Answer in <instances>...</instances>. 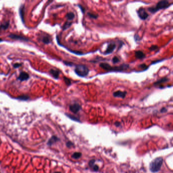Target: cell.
<instances>
[{
	"label": "cell",
	"mask_w": 173,
	"mask_h": 173,
	"mask_svg": "<svg viewBox=\"0 0 173 173\" xmlns=\"http://www.w3.org/2000/svg\"><path fill=\"white\" fill-rule=\"evenodd\" d=\"M49 73L55 78V79L59 78V71L57 70L51 69L49 71Z\"/></svg>",
	"instance_id": "11"
},
{
	"label": "cell",
	"mask_w": 173,
	"mask_h": 173,
	"mask_svg": "<svg viewBox=\"0 0 173 173\" xmlns=\"http://www.w3.org/2000/svg\"><path fill=\"white\" fill-rule=\"evenodd\" d=\"M164 60V59H163ZM163 60H155V61H153V62H152V63H151V64H155L156 63H159V62H161L163 61Z\"/></svg>",
	"instance_id": "35"
},
{
	"label": "cell",
	"mask_w": 173,
	"mask_h": 173,
	"mask_svg": "<svg viewBox=\"0 0 173 173\" xmlns=\"http://www.w3.org/2000/svg\"><path fill=\"white\" fill-rule=\"evenodd\" d=\"M78 6L79 7V8H80V9L81 10V11L82 12V13H85V9H84V8H83V7H82V6H81L80 5H78Z\"/></svg>",
	"instance_id": "32"
},
{
	"label": "cell",
	"mask_w": 173,
	"mask_h": 173,
	"mask_svg": "<svg viewBox=\"0 0 173 173\" xmlns=\"http://www.w3.org/2000/svg\"><path fill=\"white\" fill-rule=\"evenodd\" d=\"M61 173L60 172H55V173Z\"/></svg>",
	"instance_id": "39"
},
{
	"label": "cell",
	"mask_w": 173,
	"mask_h": 173,
	"mask_svg": "<svg viewBox=\"0 0 173 173\" xmlns=\"http://www.w3.org/2000/svg\"><path fill=\"white\" fill-rule=\"evenodd\" d=\"M135 55V57L138 59H142L144 58L145 56V54H144L142 51H140V50H138V51H136Z\"/></svg>",
	"instance_id": "12"
},
{
	"label": "cell",
	"mask_w": 173,
	"mask_h": 173,
	"mask_svg": "<svg viewBox=\"0 0 173 173\" xmlns=\"http://www.w3.org/2000/svg\"><path fill=\"white\" fill-rule=\"evenodd\" d=\"M28 78H29V75L26 72H22L20 73L19 76L17 78V79L20 81H23L24 80H27Z\"/></svg>",
	"instance_id": "9"
},
{
	"label": "cell",
	"mask_w": 173,
	"mask_h": 173,
	"mask_svg": "<svg viewBox=\"0 0 173 173\" xmlns=\"http://www.w3.org/2000/svg\"><path fill=\"white\" fill-rule=\"evenodd\" d=\"M82 155V153L81 152H75L72 155L71 157L74 158V159H78V158H80Z\"/></svg>",
	"instance_id": "18"
},
{
	"label": "cell",
	"mask_w": 173,
	"mask_h": 173,
	"mask_svg": "<svg viewBox=\"0 0 173 173\" xmlns=\"http://www.w3.org/2000/svg\"><path fill=\"white\" fill-rule=\"evenodd\" d=\"M163 158L159 157L156 158L151 162L149 165L150 171L152 173H157L160 170L163 164Z\"/></svg>",
	"instance_id": "3"
},
{
	"label": "cell",
	"mask_w": 173,
	"mask_h": 173,
	"mask_svg": "<svg viewBox=\"0 0 173 173\" xmlns=\"http://www.w3.org/2000/svg\"><path fill=\"white\" fill-rule=\"evenodd\" d=\"M64 64H66V65L67 66H73L72 64H73V63H70V62H64Z\"/></svg>",
	"instance_id": "34"
},
{
	"label": "cell",
	"mask_w": 173,
	"mask_h": 173,
	"mask_svg": "<svg viewBox=\"0 0 173 173\" xmlns=\"http://www.w3.org/2000/svg\"><path fill=\"white\" fill-rule=\"evenodd\" d=\"M95 160L94 159L91 160L89 161V163H88L89 166L91 168L93 167V165L95 164Z\"/></svg>",
	"instance_id": "27"
},
{
	"label": "cell",
	"mask_w": 173,
	"mask_h": 173,
	"mask_svg": "<svg viewBox=\"0 0 173 173\" xmlns=\"http://www.w3.org/2000/svg\"><path fill=\"white\" fill-rule=\"evenodd\" d=\"M135 40L137 41L140 40V38L139 37V36L138 35L136 34L135 36Z\"/></svg>",
	"instance_id": "36"
},
{
	"label": "cell",
	"mask_w": 173,
	"mask_h": 173,
	"mask_svg": "<svg viewBox=\"0 0 173 173\" xmlns=\"http://www.w3.org/2000/svg\"><path fill=\"white\" fill-rule=\"evenodd\" d=\"M71 25H72V23L70 22L69 21H67V22L64 23V25L63 26V30H66L68 29V28L70 27L71 26Z\"/></svg>",
	"instance_id": "20"
},
{
	"label": "cell",
	"mask_w": 173,
	"mask_h": 173,
	"mask_svg": "<svg viewBox=\"0 0 173 173\" xmlns=\"http://www.w3.org/2000/svg\"><path fill=\"white\" fill-rule=\"evenodd\" d=\"M66 18H67V19H68V21L72 20H73L74 18V17H75V14H74V13L73 12H70L66 14Z\"/></svg>",
	"instance_id": "16"
},
{
	"label": "cell",
	"mask_w": 173,
	"mask_h": 173,
	"mask_svg": "<svg viewBox=\"0 0 173 173\" xmlns=\"http://www.w3.org/2000/svg\"><path fill=\"white\" fill-rule=\"evenodd\" d=\"M67 116L70 118L71 119L73 120H74V121H78V122H80V120H79L77 118H76V117L73 116V115H70V114H66Z\"/></svg>",
	"instance_id": "23"
},
{
	"label": "cell",
	"mask_w": 173,
	"mask_h": 173,
	"mask_svg": "<svg viewBox=\"0 0 173 173\" xmlns=\"http://www.w3.org/2000/svg\"><path fill=\"white\" fill-rule=\"evenodd\" d=\"M138 15L141 19L146 20L149 16V14L146 11L145 9L143 7L140 8L137 11Z\"/></svg>",
	"instance_id": "5"
},
{
	"label": "cell",
	"mask_w": 173,
	"mask_h": 173,
	"mask_svg": "<svg viewBox=\"0 0 173 173\" xmlns=\"http://www.w3.org/2000/svg\"><path fill=\"white\" fill-rule=\"evenodd\" d=\"M115 125H116V127H119V126L120 125V124L119 122H115Z\"/></svg>",
	"instance_id": "37"
},
{
	"label": "cell",
	"mask_w": 173,
	"mask_h": 173,
	"mask_svg": "<svg viewBox=\"0 0 173 173\" xmlns=\"http://www.w3.org/2000/svg\"><path fill=\"white\" fill-rule=\"evenodd\" d=\"M87 15H88V16L89 17L91 18H92V19H96L98 17V15H97V14H93L92 13L88 12V13H87Z\"/></svg>",
	"instance_id": "22"
},
{
	"label": "cell",
	"mask_w": 173,
	"mask_h": 173,
	"mask_svg": "<svg viewBox=\"0 0 173 173\" xmlns=\"http://www.w3.org/2000/svg\"><path fill=\"white\" fill-rule=\"evenodd\" d=\"M41 40L42 42H43L44 44H48L49 43H50V42H51V40H50V39L49 38V37H48V36H43Z\"/></svg>",
	"instance_id": "15"
},
{
	"label": "cell",
	"mask_w": 173,
	"mask_h": 173,
	"mask_svg": "<svg viewBox=\"0 0 173 173\" xmlns=\"http://www.w3.org/2000/svg\"><path fill=\"white\" fill-rule=\"evenodd\" d=\"M8 37L10 38L11 39H17V40H23L24 41H28V39L26 37H23V36H20V35H16V34H11L8 36Z\"/></svg>",
	"instance_id": "10"
},
{
	"label": "cell",
	"mask_w": 173,
	"mask_h": 173,
	"mask_svg": "<svg viewBox=\"0 0 173 173\" xmlns=\"http://www.w3.org/2000/svg\"><path fill=\"white\" fill-rule=\"evenodd\" d=\"M70 110L74 113H77L81 109V106L78 103L72 104L69 107Z\"/></svg>",
	"instance_id": "7"
},
{
	"label": "cell",
	"mask_w": 173,
	"mask_h": 173,
	"mask_svg": "<svg viewBox=\"0 0 173 173\" xmlns=\"http://www.w3.org/2000/svg\"><path fill=\"white\" fill-rule=\"evenodd\" d=\"M64 82H65V83H66V84L68 86H69V85H71V82L70 80V79H69V78H67V77H64Z\"/></svg>",
	"instance_id": "25"
},
{
	"label": "cell",
	"mask_w": 173,
	"mask_h": 173,
	"mask_svg": "<svg viewBox=\"0 0 173 173\" xmlns=\"http://www.w3.org/2000/svg\"><path fill=\"white\" fill-rule=\"evenodd\" d=\"M168 80H169V79L167 77H163V78H162L159 79V80H158L155 82H154L153 83V85L154 86L160 85L161 83H163L167 82L168 81Z\"/></svg>",
	"instance_id": "13"
},
{
	"label": "cell",
	"mask_w": 173,
	"mask_h": 173,
	"mask_svg": "<svg viewBox=\"0 0 173 173\" xmlns=\"http://www.w3.org/2000/svg\"><path fill=\"white\" fill-rule=\"evenodd\" d=\"M173 3L170 4L168 1H160L158 2L155 6L149 7L148 10L151 13H155L160 10L168 8Z\"/></svg>",
	"instance_id": "2"
},
{
	"label": "cell",
	"mask_w": 173,
	"mask_h": 173,
	"mask_svg": "<svg viewBox=\"0 0 173 173\" xmlns=\"http://www.w3.org/2000/svg\"><path fill=\"white\" fill-rule=\"evenodd\" d=\"M23 12H24V5H23L20 7L19 14L21 20H22L23 23V14H24Z\"/></svg>",
	"instance_id": "19"
},
{
	"label": "cell",
	"mask_w": 173,
	"mask_h": 173,
	"mask_svg": "<svg viewBox=\"0 0 173 173\" xmlns=\"http://www.w3.org/2000/svg\"><path fill=\"white\" fill-rule=\"evenodd\" d=\"M66 145H67V146L68 147H69V148H70V147H71V146H73V143H72L71 142H68L67 143V144H66Z\"/></svg>",
	"instance_id": "31"
},
{
	"label": "cell",
	"mask_w": 173,
	"mask_h": 173,
	"mask_svg": "<svg viewBox=\"0 0 173 173\" xmlns=\"http://www.w3.org/2000/svg\"><path fill=\"white\" fill-rule=\"evenodd\" d=\"M116 45L114 42H110L108 44L107 47V48L105 51L104 52L103 54L104 55H110V54L112 53L114 51V50L116 48Z\"/></svg>",
	"instance_id": "6"
},
{
	"label": "cell",
	"mask_w": 173,
	"mask_h": 173,
	"mask_svg": "<svg viewBox=\"0 0 173 173\" xmlns=\"http://www.w3.org/2000/svg\"><path fill=\"white\" fill-rule=\"evenodd\" d=\"M9 26V21H6L0 26V30H6Z\"/></svg>",
	"instance_id": "17"
},
{
	"label": "cell",
	"mask_w": 173,
	"mask_h": 173,
	"mask_svg": "<svg viewBox=\"0 0 173 173\" xmlns=\"http://www.w3.org/2000/svg\"><path fill=\"white\" fill-rule=\"evenodd\" d=\"M75 73L80 77H85L88 75L89 70L87 66L84 64H78L76 66Z\"/></svg>",
	"instance_id": "4"
},
{
	"label": "cell",
	"mask_w": 173,
	"mask_h": 173,
	"mask_svg": "<svg viewBox=\"0 0 173 173\" xmlns=\"http://www.w3.org/2000/svg\"><path fill=\"white\" fill-rule=\"evenodd\" d=\"M16 99L20 100H27L28 99H29V96H27V95H23V96H18Z\"/></svg>",
	"instance_id": "21"
},
{
	"label": "cell",
	"mask_w": 173,
	"mask_h": 173,
	"mask_svg": "<svg viewBox=\"0 0 173 173\" xmlns=\"http://www.w3.org/2000/svg\"><path fill=\"white\" fill-rule=\"evenodd\" d=\"M93 170V171H95V172H97L99 169V167L98 165H96V164H94L93 165V167L91 168Z\"/></svg>",
	"instance_id": "26"
},
{
	"label": "cell",
	"mask_w": 173,
	"mask_h": 173,
	"mask_svg": "<svg viewBox=\"0 0 173 173\" xmlns=\"http://www.w3.org/2000/svg\"><path fill=\"white\" fill-rule=\"evenodd\" d=\"M167 111V109L165 108H164V107L162 108L161 109V110H160V112H161V113L166 112Z\"/></svg>",
	"instance_id": "33"
},
{
	"label": "cell",
	"mask_w": 173,
	"mask_h": 173,
	"mask_svg": "<svg viewBox=\"0 0 173 173\" xmlns=\"http://www.w3.org/2000/svg\"><path fill=\"white\" fill-rule=\"evenodd\" d=\"M100 67L107 71L122 72L125 70H127L129 67V65L127 64H122L119 66L112 67L110 66V64L107 63H102L100 64Z\"/></svg>",
	"instance_id": "1"
},
{
	"label": "cell",
	"mask_w": 173,
	"mask_h": 173,
	"mask_svg": "<svg viewBox=\"0 0 173 173\" xmlns=\"http://www.w3.org/2000/svg\"><path fill=\"white\" fill-rule=\"evenodd\" d=\"M127 92L124 91H115L113 93V96L116 98H121L122 99H124L126 95H127Z\"/></svg>",
	"instance_id": "8"
},
{
	"label": "cell",
	"mask_w": 173,
	"mask_h": 173,
	"mask_svg": "<svg viewBox=\"0 0 173 173\" xmlns=\"http://www.w3.org/2000/svg\"><path fill=\"white\" fill-rule=\"evenodd\" d=\"M139 67L142 68L143 69H147L148 68V67L145 64H140V65L139 66Z\"/></svg>",
	"instance_id": "29"
},
{
	"label": "cell",
	"mask_w": 173,
	"mask_h": 173,
	"mask_svg": "<svg viewBox=\"0 0 173 173\" xmlns=\"http://www.w3.org/2000/svg\"><path fill=\"white\" fill-rule=\"evenodd\" d=\"M112 62L114 64H117L118 63H119L120 62V59H119L118 58V57L117 56H114L113 58L112 59Z\"/></svg>",
	"instance_id": "24"
},
{
	"label": "cell",
	"mask_w": 173,
	"mask_h": 173,
	"mask_svg": "<svg viewBox=\"0 0 173 173\" xmlns=\"http://www.w3.org/2000/svg\"><path fill=\"white\" fill-rule=\"evenodd\" d=\"M58 140H59V139L57 138V137H55V136H53L48 141V145H52V144H53L54 143H55L56 142H57Z\"/></svg>",
	"instance_id": "14"
},
{
	"label": "cell",
	"mask_w": 173,
	"mask_h": 173,
	"mask_svg": "<svg viewBox=\"0 0 173 173\" xmlns=\"http://www.w3.org/2000/svg\"><path fill=\"white\" fill-rule=\"evenodd\" d=\"M158 48V47L157 45H152L150 48H149V49L151 51H153V50H155Z\"/></svg>",
	"instance_id": "28"
},
{
	"label": "cell",
	"mask_w": 173,
	"mask_h": 173,
	"mask_svg": "<svg viewBox=\"0 0 173 173\" xmlns=\"http://www.w3.org/2000/svg\"><path fill=\"white\" fill-rule=\"evenodd\" d=\"M3 41V40L2 39H0V42H2Z\"/></svg>",
	"instance_id": "38"
},
{
	"label": "cell",
	"mask_w": 173,
	"mask_h": 173,
	"mask_svg": "<svg viewBox=\"0 0 173 173\" xmlns=\"http://www.w3.org/2000/svg\"><path fill=\"white\" fill-rule=\"evenodd\" d=\"M21 66V64H19V63H16V64H13V67L14 68H18L19 67H20Z\"/></svg>",
	"instance_id": "30"
}]
</instances>
